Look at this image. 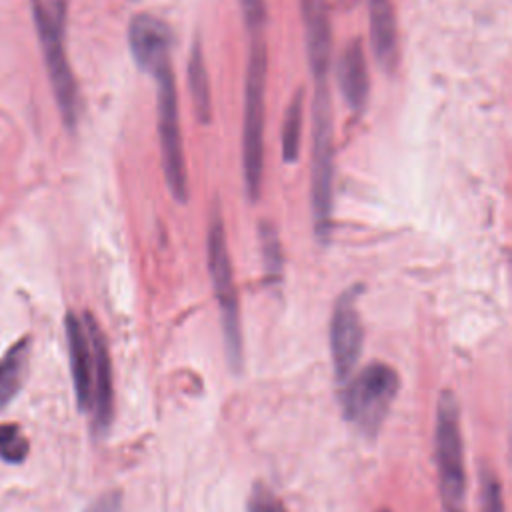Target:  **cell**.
Returning <instances> with one entry per match:
<instances>
[{
  "label": "cell",
  "instance_id": "cell-1",
  "mask_svg": "<svg viewBox=\"0 0 512 512\" xmlns=\"http://www.w3.org/2000/svg\"><path fill=\"white\" fill-rule=\"evenodd\" d=\"M32 16L40 46L44 52V62L48 78L58 102L60 116L68 128L76 126L78 120V86L72 74L66 44H64V22H66V2L64 0H32Z\"/></svg>",
  "mask_w": 512,
  "mask_h": 512
},
{
  "label": "cell",
  "instance_id": "cell-2",
  "mask_svg": "<svg viewBox=\"0 0 512 512\" xmlns=\"http://www.w3.org/2000/svg\"><path fill=\"white\" fill-rule=\"evenodd\" d=\"M312 116V210L316 232L326 236L332 228L334 180V122L326 78H316Z\"/></svg>",
  "mask_w": 512,
  "mask_h": 512
},
{
  "label": "cell",
  "instance_id": "cell-3",
  "mask_svg": "<svg viewBox=\"0 0 512 512\" xmlns=\"http://www.w3.org/2000/svg\"><path fill=\"white\" fill-rule=\"evenodd\" d=\"M264 86H266V46L262 32L252 34L248 74H246V106H244V138L242 162L246 190L252 200L260 194L264 166Z\"/></svg>",
  "mask_w": 512,
  "mask_h": 512
},
{
  "label": "cell",
  "instance_id": "cell-4",
  "mask_svg": "<svg viewBox=\"0 0 512 512\" xmlns=\"http://www.w3.org/2000/svg\"><path fill=\"white\" fill-rule=\"evenodd\" d=\"M436 462L444 512L466 510V472L460 434V408L452 390H444L436 410Z\"/></svg>",
  "mask_w": 512,
  "mask_h": 512
},
{
  "label": "cell",
  "instance_id": "cell-5",
  "mask_svg": "<svg viewBox=\"0 0 512 512\" xmlns=\"http://www.w3.org/2000/svg\"><path fill=\"white\" fill-rule=\"evenodd\" d=\"M400 388L398 372L384 364L372 362L356 376H350L342 394V410L348 422H352L362 434L376 436L392 400Z\"/></svg>",
  "mask_w": 512,
  "mask_h": 512
},
{
  "label": "cell",
  "instance_id": "cell-6",
  "mask_svg": "<svg viewBox=\"0 0 512 512\" xmlns=\"http://www.w3.org/2000/svg\"><path fill=\"white\" fill-rule=\"evenodd\" d=\"M208 268L214 284V292L222 316V332L226 344V356L234 370L242 366V336H240V314H238V296L232 278L230 254L226 244V230L222 218L214 214L208 228Z\"/></svg>",
  "mask_w": 512,
  "mask_h": 512
},
{
  "label": "cell",
  "instance_id": "cell-7",
  "mask_svg": "<svg viewBox=\"0 0 512 512\" xmlns=\"http://www.w3.org/2000/svg\"><path fill=\"white\" fill-rule=\"evenodd\" d=\"M156 80V110H158V136L162 146L164 174L172 196L180 202L186 200V166L182 150V132L178 116V94L172 76V66L166 64L154 74Z\"/></svg>",
  "mask_w": 512,
  "mask_h": 512
},
{
  "label": "cell",
  "instance_id": "cell-8",
  "mask_svg": "<svg viewBox=\"0 0 512 512\" xmlns=\"http://www.w3.org/2000/svg\"><path fill=\"white\" fill-rule=\"evenodd\" d=\"M358 296L360 286L348 288L334 304L330 320V352L338 382H346L352 376L362 350L364 330L358 314Z\"/></svg>",
  "mask_w": 512,
  "mask_h": 512
},
{
  "label": "cell",
  "instance_id": "cell-9",
  "mask_svg": "<svg viewBox=\"0 0 512 512\" xmlns=\"http://www.w3.org/2000/svg\"><path fill=\"white\" fill-rule=\"evenodd\" d=\"M84 328L88 334L90 350H92V400H90V412L94 430L104 432L112 422L114 412V390H112V364L108 354L106 338L98 326V322L86 314L84 316Z\"/></svg>",
  "mask_w": 512,
  "mask_h": 512
},
{
  "label": "cell",
  "instance_id": "cell-10",
  "mask_svg": "<svg viewBox=\"0 0 512 512\" xmlns=\"http://www.w3.org/2000/svg\"><path fill=\"white\" fill-rule=\"evenodd\" d=\"M128 42L138 66L154 74L162 66L170 64L172 32L170 28L150 14H138L128 28Z\"/></svg>",
  "mask_w": 512,
  "mask_h": 512
},
{
  "label": "cell",
  "instance_id": "cell-11",
  "mask_svg": "<svg viewBox=\"0 0 512 512\" xmlns=\"http://www.w3.org/2000/svg\"><path fill=\"white\" fill-rule=\"evenodd\" d=\"M304 32H306V48L310 66L316 78H326L332 56V28H330V12L328 0H300Z\"/></svg>",
  "mask_w": 512,
  "mask_h": 512
},
{
  "label": "cell",
  "instance_id": "cell-12",
  "mask_svg": "<svg viewBox=\"0 0 512 512\" xmlns=\"http://www.w3.org/2000/svg\"><path fill=\"white\" fill-rule=\"evenodd\" d=\"M66 338L70 352V368L74 392L80 410H90L92 400V350L84 322L72 312L66 316Z\"/></svg>",
  "mask_w": 512,
  "mask_h": 512
},
{
  "label": "cell",
  "instance_id": "cell-13",
  "mask_svg": "<svg viewBox=\"0 0 512 512\" xmlns=\"http://www.w3.org/2000/svg\"><path fill=\"white\" fill-rule=\"evenodd\" d=\"M370 44L378 64L392 72L398 64V26L392 0H368Z\"/></svg>",
  "mask_w": 512,
  "mask_h": 512
},
{
  "label": "cell",
  "instance_id": "cell-14",
  "mask_svg": "<svg viewBox=\"0 0 512 512\" xmlns=\"http://www.w3.org/2000/svg\"><path fill=\"white\" fill-rule=\"evenodd\" d=\"M338 84L340 92L346 100V104L360 112L368 98V68H366V56L362 42L356 38L348 42L344 48L340 62H338Z\"/></svg>",
  "mask_w": 512,
  "mask_h": 512
},
{
  "label": "cell",
  "instance_id": "cell-15",
  "mask_svg": "<svg viewBox=\"0 0 512 512\" xmlns=\"http://www.w3.org/2000/svg\"><path fill=\"white\" fill-rule=\"evenodd\" d=\"M30 340H18L0 360V410L18 394L28 366Z\"/></svg>",
  "mask_w": 512,
  "mask_h": 512
},
{
  "label": "cell",
  "instance_id": "cell-16",
  "mask_svg": "<svg viewBox=\"0 0 512 512\" xmlns=\"http://www.w3.org/2000/svg\"><path fill=\"white\" fill-rule=\"evenodd\" d=\"M188 88L194 102V110L200 122L210 120V84H208V72L204 66L200 44H196L190 50L188 58Z\"/></svg>",
  "mask_w": 512,
  "mask_h": 512
},
{
  "label": "cell",
  "instance_id": "cell-17",
  "mask_svg": "<svg viewBox=\"0 0 512 512\" xmlns=\"http://www.w3.org/2000/svg\"><path fill=\"white\" fill-rule=\"evenodd\" d=\"M302 120H304V92L298 90L288 104L284 116V130H282V154L286 162H294L300 152V134H302Z\"/></svg>",
  "mask_w": 512,
  "mask_h": 512
},
{
  "label": "cell",
  "instance_id": "cell-18",
  "mask_svg": "<svg viewBox=\"0 0 512 512\" xmlns=\"http://www.w3.org/2000/svg\"><path fill=\"white\" fill-rule=\"evenodd\" d=\"M28 454V440L16 424H0V458L18 464Z\"/></svg>",
  "mask_w": 512,
  "mask_h": 512
},
{
  "label": "cell",
  "instance_id": "cell-19",
  "mask_svg": "<svg viewBox=\"0 0 512 512\" xmlns=\"http://www.w3.org/2000/svg\"><path fill=\"white\" fill-rule=\"evenodd\" d=\"M260 238H262V248H264V260H266V268L268 272H272L274 276H278L280 268H282V258H280V244L276 238V232L272 226H264L260 230Z\"/></svg>",
  "mask_w": 512,
  "mask_h": 512
},
{
  "label": "cell",
  "instance_id": "cell-20",
  "mask_svg": "<svg viewBox=\"0 0 512 512\" xmlns=\"http://www.w3.org/2000/svg\"><path fill=\"white\" fill-rule=\"evenodd\" d=\"M480 512H504V500H502V486L496 476H484L482 486V504Z\"/></svg>",
  "mask_w": 512,
  "mask_h": 512
},
{
  "label": "cell",
  "instance_id": "cell-21",
  "mask_svg": "<svg viewBox=\"0 0 512 512\" xmlns=\"http://www.w3.org/2000/svg\"><path fill=\"white\" fill-rule=\"evenodd\" d=\"M248 512H282V508L264 484H256L248 500Z\"/></svg>",
  "mask_w": 512,
  "mask_h": 512
},
{
  "label": "cell",
  "instance_id": "cell-22",
  "mask_svg": "<svg viewBox=\"0 0 512 512\" xmlns=\"http://www.w3.org/2000/svg\"><path fill=\"white\" fill-rule=\"evenodd\" d=\"M242 14L246 18L248 28L252 34L262 32V26L266 22V10H264V0H240Z\"/></svg>",
  "mask_w": 512,
  "mask_h": 512
},
{
  "label": "cell",
  "instance_id": "cell-23",
  "mask_svg": "<svg viewBox=\"0 0 512 512\" xmlns=\"http://www.w3.org/2000/svg\"><path fill=\"white\" fill-rule=\"evenodd\" d=\"M120 504H122V496L120 492H106L102 494L86 512H120Z\"/></svg>",
  "mask_w": 512,
  "mask_h": 512
},
{
  "label": "cell",
  "instance_id": "cell-24",
  "mask_svg": "<svg viewBox=\"0 0 512 512\" xmlns=\"http://www.w3.org/2000/svg\"><path fill=\"white\" fill-rule=\"evenodd\" d=\"M344 8H350V6H354L356 4V0H338Z\"/></svg>",
  "mask_w": 512,
  "mask_h": 512
},
{
  "label": "cell",
  "instance_id": "cell-25",
  "mask_svg": "<svg viewBox=\"0 0 512 512\" xmlns=\"http://www.w3.org/2000/svg\"><path fill=\"white\" fill-rule=\"evenodd\" d=\"M378 512H390V510H388V508H382V510H378Z\"/></svg>",
  "mask_w": 512,
  "mask_h": 512
}]
</instances>
